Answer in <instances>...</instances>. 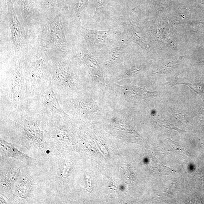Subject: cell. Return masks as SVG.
I'll list each match as a JSON object with an SVG mask.
<instances>
[{
	"label": "cell",
	"instance_id": "10",
	"mask_svg": "<svg viewBox=\"0 0 204 204\" xmlns=\"http://www.w3.org/2000/svg\"><path fill=\"white\" fill-rule=\"evenodd\" d=\"M87 0H78L76 7V13L77 15H79L80 13L84 10L87 3Z\"/></svg>",
	"mask_w": 204,
	"mask_h": 204
},
{
	"label": "cell",
	"instance_id": "3",
	"mask_svg": "<svg viewBox=\"0 0 204 204\" xmlns=\"http://www.w3.org/2000/svg\"><path fill=\"white\" fill-rule=\"evenodd\" d=\"M81 31L87 44L92 47L104 46L112 33L111 30L100 31L83 27H82Z\"/></svg>",
	"mask_w": 204,
	"mask_h": 204
},
{
	"label": "cell",
	"instance_id": "8",
	"mask_svg": "<svg viewBox=\"0 0 204 204\" xmlns=\"http://www.w3.org/2000/svg\"><path fill=\"white\" fill-rule=\"evenodd\" d=\"M85 65L93 74L95 75L101 76L102 71L97 62L87 50H84L83 52Z\"/></svg>",
	"mask_w": 204,
	"mask_h": 204
},
{
	"label": "cell",
	"instance_id": "1",
	"mask_svg": "<svg viewBox=\"0 0 204 204\" xmlns=\"http://www.w3.org/2000/svg\"><path fill=\"white\" fill-rule=\"evenodd\" d=\"M41 41L42 47L65 50L68 44L60 17L55 16L47 20L42 28Z\"/></svg>",
	"mask_w": 204,
	"mask_h": 204
},
{
	"label": "cell",
	"instance_id": "2",
	"mask_svg": "<svg viewBox=\"0 0 204 204\" xmlns=\"http://www.w3.org/2000/svg\"><path fill=\"white\" fill-rule=\"evenodd\" d=\"M8 17L12 42L14 48L19 50L23 47L25 42L24 29L13 9L9 11Z\"/></svg>",
	"mask_w": 204,
	"mask_h": 204
},
{
	"label": "cell",
	"instance_id": "11",
	"mask_svg": "<svg viewBox=\"0 0 204 204\" xmlns=\"http://www.w3.org/2000/svg\"><path fill=\"white\" fill-rule=\"evenodd\" d=\"M188 85L189 87L195 92L198 93H203V85H200V84H192L189 83L182 84Z\"/></svg>",
	"mask_w": 204,
	"mask_h": 204
},
{
	"label": "cell",
	"instance_id": "7",
	"mask_svg": "<svg viewBox=\"0 0 204 204\" xmlns=\"http://www.w3.org/2000/svg\"><path fill=\"white\" fill-rule=\"evenodd\" d=\"M124 92L130 97L136 99H142L155 96V93L150 92L146 89L136 87L130 86L126 87H122Z\"/></svg>",
	"mask_w": 204,
	"mask_h": 204
},
{
	"label": "cell",
	"instance_id": "4",
	"mask_svg": "<svg viewBox=\"0 0 204 204\" xmlns=\"http://www.w3.org/2000/svg\"><path fill=\"white\" fill-rule=\"evenodd\" d=\"M1 150L7 157L14 158L27 164L31 163L33 159L18 151L12 144L1 139Z\"/></svg>",
	"mask_w": 204,
	"mask_h": 204
},
{
	"label": "cell",
	"instance_id": "6",
	"mask_svg": "<svg viewBox=\"0 0 204 204\" xmlns=\"http://www.w3.org/2000/svg\"><path fill=\"white\" fill-rule=\"evenodd\" d=\"M20 173V169L18 168L8 169L4 173H2L1 177V187L11 191L12 186L19 179Z\"/></svg>",
	"mask_w": 204,
	"mask_h": 204
},
{
	"label": "cell",
	"instance_id": "12",
	"mask_svg": "<svg viewBox=\"0 0 204 204\" xmlns=\"http://www.w3.org/2000/svg\"><path fill=\"white\" fill-rule=\"evenodd\" d=\"M106 0H98V1L97 7L96 8V12H95V15H96L97 14L100 8L102 7V5L104 4Z\"/></svg>",
	"mask_w": 204,
	"mask_h": 204
},
{
	"label": "cell",
	"instance_id": "5",
	"mask_svg": "<svg viewBox=\"0 0 204 204\" xmlns=\"http://www.w3.org/2000/svg\"><path fill=\"white\" fill-rule=\"evenodd\" d=\"M32 189L31 179L26 175L19 177L16 185L15 194L19 198L24 199L28 197Z\"/></svg>",
	"mask_w": 204,
	"mask_h": 204
},
{
	"label": "cell",
	"instance_id": "9",
	"mask_svg": "<svg viewBox=\"0 0 204 204\" xmlns=\"http://www.w3.org/2000/svg\"><path fill=\"white\" fill-rule=\"evenodd\" d=\"M123 47L121 45H117L111 51L109 63L112 64L115 61L120 57L123 52Z\"/></svg>",
	"mask_w": 204,
	"mask_h": 204
}]
</instances>
